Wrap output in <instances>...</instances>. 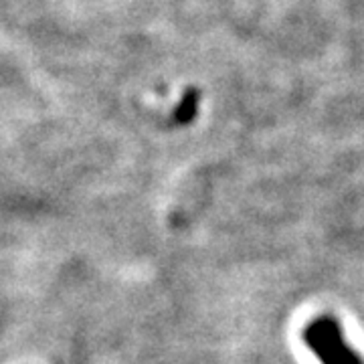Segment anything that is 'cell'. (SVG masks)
<instances>
[{
	"label": "cell",
	"mask_w": 364,
	"mask_h": 364,
	"mask_svg": "<svg viewBox=\"0 0 364 364\" xmlns=\"http://www.w3.org/2000/svg\"><path fill=\"white\" fill-rule=\"evenodd\" d=\"M304 342L320 364H363L344 338L338 322L330 316L312 320L304 330Z\"/></svg>",
	"instance_id": "1"
}]
</instances>
